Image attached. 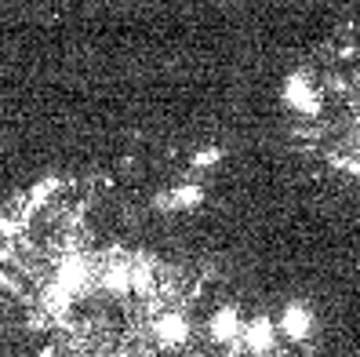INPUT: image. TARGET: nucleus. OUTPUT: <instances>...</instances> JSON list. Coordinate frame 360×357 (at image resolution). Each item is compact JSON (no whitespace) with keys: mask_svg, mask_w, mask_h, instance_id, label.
Listing matches in <instances>:
<instances>
[{"mask_svg":"<svg viewBox=\"0 0 360 357\" xmlns=\"http://www.w3.org/2000/svg\"><path fill=\"white\" fill-rule=\"evenodd\" d=\"M273 321L269 318H255V321H248L244 325V332H240V339H244V346L251 350V353H269L273 350Z\"/></svg>","mask_w":360,"mask_h":357,"instance_id":"obj_3","label":"nucleus"},{"mask_svg":"<svg viewBox=\"0 0 360 357\" xmlns=\"http://www.w3.org/2000/svg\"><path fill=\"white\" fill-rule=\"evenodd\" d=\"M281 332L288 335L291 343H302L306 335L313 332V310L306 303H288L284 318H281Z\"/></svg>","mask_w":360,"mask_h":357,"instance_id":"obj_1","label":"nucleus"},{"mask_svg":"<svg viewBox=\"0 0 360 357\" xmlns=\"http://www.w3.org/2000/svg\"><path fill=\"white\" fill-rule=\"evenodd\" d=\"M240 332H244V321L233 306H222L215 318H211V339L215 343H237Z\"/></svg>","mask_w":360,"mask_h":357,"instance_id":"obj_2","label":"nucleus"}]
</instances>
